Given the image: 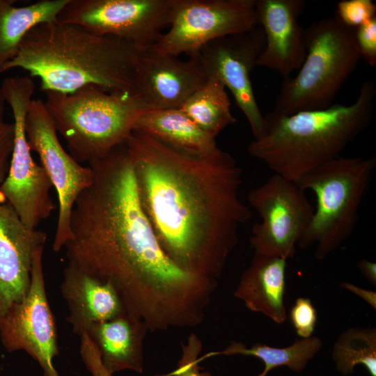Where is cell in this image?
<instances>
[{"label": "cell", "mask_w": 376, "mask_h": 376, "mask_svg": "<svg viewBox=\"0 0 376 376\" xmlns=\"http://www.w3.org/2000/svg\"><path fill=\"white\" fill-rule=\"evenodd\" d=\"M88 165L93 178L72 210L67 265L111 284L125 311L150 331L201 324L217 283L181 269L164 252L125 146Z\"/></svg>", "instance_id": "6da1fadb"}, {"label": "cell", "mask_w": 376, "mask_h": 376, "mask_svg": "<svg viewBox=\"0 0 376 376\" xmlns=\"http://www.w3.org/2000/svg\"><path fill=\"white\" fill-rule=\"evenodd\" d=\"M123 144L164 252L181 269L217 282L252 215L240 197L242 168L219 148L194 155L136 130Z\"/></svg>", "instance_id": "7a4b0ae2"}, {"label": "cell", "mask_w": 376, "mask_h": 376, "mask_svg": "<svg viewBox=\"0 0 376 376\" xmlns=\"http://www.w3.org/2000/svg\"><path fill=\"white\" fill-rule=\"evenodd\" d=\"M142 51L125 40L56 20L32 28L3 72L22 69L40 79L44 92L71 93L92 85L134 94Z\"/></svg>", "instance_id": "3957f363"}, {"label": "cell", "mask_w": 376, "mask_h": 376, "mask_svg": "<svg viewBox=\"0 0 376 376\" xmlns=\"http://www.w3.org/2000/svg\"><path fill=\"white\" fill-rule=\"evenodd\" d=\"M376 88L366 81L350 105L303 111L291 115L273 111L265 117V131L248 146L249 154L274 173L297 182L304 175L338 157L370 125Z\"/></svg>", "instance_id": "277c9868"}, {"label": "cell", "mask_w": 376, "mask_h": 376, "mask_svg": "<svg viewBox=\"0 0 376 376\" xmlns=\"http://www.w3.org/2000/svg\"><path fill=\"white\" fill-rule=\"evenodd\" d=\"M45 93L58 134L80 164L102 159L123 145L140 116L151 111L135 94L109 93L92 85L71 93Z\"/></svg>", "instance_id": "5b68a950"}, {"label": "cell", "mask_w": 376, "mask_h": 376, "mask_svg": "<svg viewBox=\"0 0 376 376\" xmlns=\"http://www.w3.org/2000/svg\"><path fill=\"white\" fill-rule=\"evenodd\" d=\"M375 166V157L339 156L295 182L304 191H313L316 197L312 219L297 246L314 244L315 258L323 260L350 237Z\"/></svg>", "instance_id": "8992f818"}, {"label": "cell", "mask_w": 376, "mask_h": 376, "mask_svg": "<svg viewBox=\"0 0 376 376\" xmlns=\"http://www.w3.org/2000/svg\"><path fill=\"white\" fill-rule=\"evenodd\" d=\"M306 56L294 77L283 80L274 113L288 116L324 109L361 58L354 30L337 17L313 22L304 29Z\"/></svg>", "instance_id": "52a82bcc"}, {"label": "cell", "mask_w": 376, "mask_h": 376, "mask_svg": "<svg viewBox=\"0 0 376 376\" xmlns=\"http://www.w3.org/2000/svg\"><path fill=\"white\" fill-rule=\"evenodd\" d=\"M1 87L13 113L15 140L9 171L0 195L25 226L35 230L56 209L50 195L52 182L41 164L33 159L25 131L35 84L29 76L10 77L3 80Z\"/></svg>", "instance_id": "ba28073f"}, {"label": "cell", "mask_w": 376, "mask_h": 376, "mask_svg": "<svg viewBox=\"0 0 376 376\" xmlns=\"http://www.w3.org/2000/svg\"><path fill=\"white\" fill-rule=\"evenodd\" d=\"M259 26L256 0H171L169 30L152 47L178 56H197L207 43Z\"/></svg>", "instance_id": "9c48e42d"}, {"label": "cell", "mask_w": 376, "mask_h": 376, "mask_svg": "<svg viewBox=\"0 0 376 376\" xmlns=\"http://www.w3.org/2000/svg\"><path fill=\"white\" fill-rule=\"evenodd\" d=\"M261 221L249 239L255 254L288 260L312 219L314 207L295 182L274 173L247 195Z\"/></svg>", "instance_id": "30bf717a"}, {"label": "cell", "mask_w": 376, "mask_h": 376, "mask_svg": "<svg viewBox=\"0 0 376 376\" xmlns=\"http://www.w3.org/2000/svg\"><path fill=\"white\" fill-rule=\"evenodd\" d=\"M171 11V0H68L57 21L144 50L169 28Z\"/></svg>", "instance_id": "8fae6325"}, {"label": "cell", "mask_w": 376, "mask_h": 376, "mask_svg": "<svg viewBox=\"0 0 376 376\" xmlns=\"http://www.w3.org/2000/svg\"><path fill=\"white\" fill-rule=\"evenodd\" d=\"M25 131L31 150L38 155L57 194L58 212L52 248L59 251L70 235L73 205L79 194L92 183L93 170L88 165L75 161L64 149L44 101L33 99L31 102Z\"/></svg>", "instance_id": "7c38bea8"}, {"label": "cell", "mask_w": 376, "mask_h": 376, "mask_svg": "<svg viewBox=\"0 0 376 376\" xmlns=\"http://www.w3.org/2000/svg\"><path fill=\"white\" fill-rule=\"evenodd\" d=\"M45 244L34 250L29 292L3 318L0 340L8 352H27L39 363L45 376H60L53 364L59 349L55 319L45 292L42 265Z\"/></svg>", "instance_id": "4fadbf2b"}, {"label": "cell", "mask_w": 376, "mask_h": 376, "mask_svg": "<svg viewBox=\"0 0 376 376\" xmlns=\"http://www.w3.org/2000/svg\"><path fill=\"white\" fill-rule=\"evenodd\" d=\"M265 46L263 28L217 38L207 43L198 57L208 76L228 88L246 117L255 139L265 131V120L253 93L251 72Z\"/></svg>", "instance_id": "5bb4252c"}, {"label": "cell", "mask_w": 376, "mask_h": 376, "mask_svg": "<svg viewBox=\"0 0 376 376\" xmlns=\"http://www.w3.org/2000/svg\"><path fill=\"white\" fill-rule=\"evenodd\" d=\"M207 79L198 55L182 61L150 47L141 54L134 94L151 111L180 109Z\"/></svg>", "instance_id": "9a60e30c"}, {"label": "cell", "mask_w": 376, "mask_h": 376, "mask_svg": "<svg viewBox=\"0 0 376 376\" xmlns=\"http://www.w3.org/2000/svg\"><path fill=\"white\" fill-rule=\"evenodd\" d=\"M46 241L45 232L26 228L8 203H0V324L27 295L34 250Z\"/></svg>", "instance_id": "2e32d148"}, {"label": "cell", "mask_w": 376, "mask_h": 376, "mask_svg": "<svg viewBox=\"0 0 376 376\" xmlns=\"http://www.w3.org/2000/svg\"><path fill=\"white\" fill-rule=\"evenodd\" d=\"M305 5L304 0H256L258 24L265 36L257 65L276 70L285 78L299 69L306 49L304 29L298 17Z\"/></svg>", "instance_id": "e0dca14e"}, {"label": "cell", "mask_w": 376, "mask_h": 376, "mask_svg": "<svg viewBox=\"0 0 376 376\" xmlns=\"http://www.w3.org/2000/svg\"><path fill=\"white\" fill-rule=\"evenodd\" d=\"M61 291L68 309L66 320L73 333L80 336L92 325L111 320L125 311L111 284L69 265L63 270Z\"/></svg>", "instance_id": "ac0fdd59"}, {"label": "cell", "mask_w": 376, "mask_h": 376, "mask_svg": "<svg viewBox=\"0 0 376 376\" xmlns=\"http://www.w3.org/2000/svg\"><path fill=\"white\" fill-rule=\"evenodd\" d=\"M148 331L141 320L125 311L111 320L92 325L85 334L97 347L104 367L112 376L124 370L143 372V341Z\"/></svg>", "instance_id": "d6986e66"}, {"label": "cell", "mask_w": 376, "mask_h": 376, "mask_svg": "<svg viewBox=\"0 0 376 376\" xmlns=\"http://www.w3.org/2000/svg\"><path fill=\"white\" fill-rule=\"evenodd\" d=\"M287 260L254 254L242 273L234 296L250 311L260 313L277 324L287 318L284 303Z\"/></svg>", "instance_id": "ffe728a7"}, {"label": "cell", "mask_w": 376, "mask_h": 376, "mask_svg": "<svg viewBox=\"0 0 376 376\" xmlns=\"http://www.w3.org/2000/svg\"><path fill=\"white\" fill-rule=\"evenodd\" d=\"M134 130L194 155H207L219 148L216 139L180 109L148 111L136 120Z\"/></svg>", "instance_id": "44dd1931"}, {"label": "cell", "mask_w": 376, "mask_h": 376, "mask_svg": "<svg viewBox=\"0 0 376 376\" xmlns=\"http://www.w3.org/2000/svg\"><path fill=\"white\" fill-rule=\"evenodd\" d=\"M68 0H40L17 6L15 0H0V74L17 54L28 32L36 25L54 22Z\"/></svg>", "instance_id": "7402d4cb"}, {"label": "cell", "mask_w": 376, "mask_h": 376, "mask_svg": "<svg viewBox=\"0 0 376 376\" xmlns=\"http://www.w3.org/2000/svg\"><path fill=\"white\" fill-rule=\"evenodd\" d=\"M322 345V340L317 336L297 340L285 347L256 343L248 348L242 343L233 341L224 350L207 353L203 359L217 355L253 356L261 359L265 364L263 371L256 376H267L270 370L280 366H286L290 370L299 373L305 369L309 361L318 354Z\"/></svg>", "instance_id": "603a6c76"}, {"label": "cell", "mask_w": 376, "mask_h": 376, "mask_svg": "<svg viewBox=\"0 0 376 376\" xmlns=\"http://www.w3.org/2000/svg\"><path fill=\"white\" fill-rule=\"evenodd\" d=\"M230 100L226 87L214 76H208L205 84L180 108L201 129L215 138L236 118L230 111Z\"/></svg>", "instance_id": "cb8c5ba5"}, {"label": "cell", "mask_w": 376, "mask_h": 376, "mask_svg": "<svg viewBox=\"0 0 376 376\" xmlns=\"http://www.w3.org/2000/svg\"><path fill=\"white\" fill-rule=\"evenodd\" d=\"M332 359L336 368L347 376L362 364L370 376H376V329L351 327L343 331L335 341Z\"/></svg>", "instance_id": "d4e9b609"}, {"label": "cell", "mask_w": 376, "mask_h": 376, "mask_svg": "<svg viewBox=\"0 0 376 376\" xmlns=\"http://www.w3.org/2000/svg\"><path fill=\"white\" fill-rule=\"evenodd\" d=\"M337 17L345 26L356 29L376 17L372 0H343L337 3Z\"/></svg>", "instance_id": "484cf974"}, {"label": "cell", "mask_w": 376, "mask_h": 376, "mask_svg": "<svg viewBox=\"0 0 376 376\" xmlns=\"http://www.w3.org/2000/svg\"><path fill=\"white\" fill-rule=\"evenodd\" d=\"M203 344L195 334H191L186 343H181L182 356L176 369L170 373V376H212L209 372L201 371L199 362L202 358L198 356L202 350Z\"/></svg>", "instance_id": "4316f807"}, {"label": "cell", "mask_w": 376, "mask_h": 376, "mask_svg": "<svg viewBox=\"0 0 376 376\" xmlns=\"http://www.w3.org/2000/svg\"><path fill=\"white\" fill-rule=\"evenodd\" d=\"M291 323L297 334L301 338L312 336L317 322V311L307 297L296 299L290 312Z\"/></svg>", "instance_id": "83f0119b"}, {"label": "cell", "mask_w": 376, "mask_h": 376, "mask_svg": "<svg viewBox=\"0 0 376 376\" xmlns=\"http://www.w3.org/2000/svg\"><path fill=\"white\" fill-rule=\"evenodd\" d=\"M361 57L370 66L376 64V17L354 29Z\"/></svg>", "instance_id": "f1b7e54d"}, {"label": "cell", "mask_w": 376, "mask_h": 376, "mask_svg": "<svg viewBox=\"0 0 376 376\" xmlns=\"http://www.w3.org/2000/svg\"><path fill=\"white\" fill-rule=\"evenodd\" d=\"M14 140L13 123L0 121V188L9 171ZM0 203H4L1 195Z\"/></svg>", "instance_id": "f546056e"}, {"label": "cell", "mask_w": 376, "mask_h": 376, "mask_svg": "<svg viewBox=\"0 0 376 376\" xmlns=\"http://www.w3.org/2000/svg\"><path fill=\"white\" fill-rule=\"evenodd\" d=\"M80 354L92 376H111L104 367L100 353L88 335L80 336Z\"/></svg>", "instance_id": "4dcf8cb0"}, {"label": "cell", "mask_w": 376, "mask_h": 376, "mask_svg": "<svg viewBox=\"0 0 376 376\" xmlns=\"http://www.w3.org/2000/svg\"><path fill=\"white\" fill-rule=\"evenodd\" d=\"M339 285L341 288L359 296L374 309L376 308V292L375 291L361 288L352 283L347 282L340 283Z\"/></svg>", "instance_id": "1f68e13d"}, {"label": "cell", "mask_w": 376, "mask_h": 376, "mask_svg": "<svg viewBox=\"0 0 376 376\" xmlns=\"http://www.w3.org/2000/svg\"><path fill=\"white\" fill-rule=\"evenodd\" d=\"M357 267L365 278L373 285H376V264L366 259L357 263Z\"/></svg>", "instance_id": "d6a6232c"}, {"label": "cell", "mask_w": 376, "mask_h": 376, "mask_svg": "<svg viewBox=\"0 0 376 376\" xmlns=\"http://www.w3.org/2000/svg\"><path fill=\"white\" fill-rule=\"evenodd\" d=\"M5 104H6V100L4 98V95H3L1 87L0 86V121L3 120Z\"/></svg>", "instance_id": "836d02e7"}]
</instances>
